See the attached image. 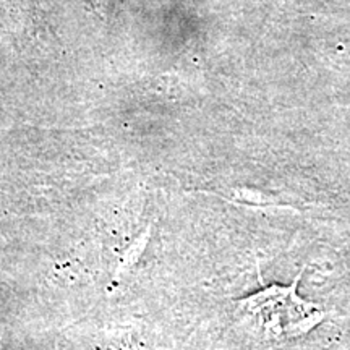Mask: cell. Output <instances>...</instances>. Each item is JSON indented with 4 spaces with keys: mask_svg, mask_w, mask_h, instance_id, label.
<instances>
[{
    "mask_svg": "<svg viewBox=\"0 0 350 350\" xmlns=\"http://www.w3.org/2000/svg\"><path fill=\"white\" fill-rule=\"evenodd\" d=\"M301 273L291 286H271L239 301L242 321L258 338L284 342L306 334L327 317L321 306L297 294Z\"/></svg>",
    "mask_w": 350,
    "mask_h": 350,
    "instance_id": "6da1fadb",
    "label": "cell"
}]
</instances>
